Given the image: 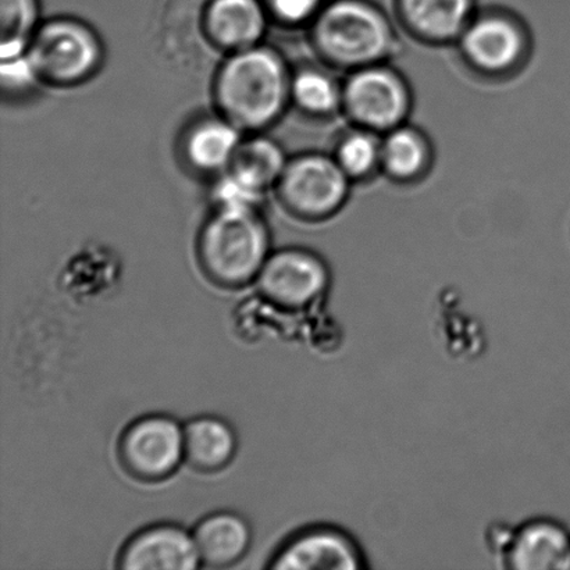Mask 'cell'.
Instances as JSON below:
<instances>
[{"label": "cell", "mask_w": 570, "mask_h": 570, "mask_svg": "<svg viewBox=\"0 0 570 570\" xmlns=\"http://www.w3.org/2000/svg\"><path fill=\"white\" fill-rule=\"evenodd\" d=\"M243 132L222 116L204 117L184 134L181 154L189 169L219 177L232 164Z\"/></svg>", "instance_id": "obj_14"}, {"label": "cell", "mask_w": 570, "mask_h": 570, "mask_svg": "<svg viewBox=\"0 0 570 570\" xmlns=\"http://www.w3.org/2000/svg\"><path fill=\"white\" fill-rule=\"evenodd\" d=\"M269 21L262 0H206L203 11L206 43L226 55L258 47Z\"/></svg>", "instance_id": "obj_11"}, {"label": "cell", "mask_w": 570, "mask_h": 570, "mask_svg": "<svg viewBox=\"0 0 570 570\" xmlns=\"http://www.w3.org/2000/svg\"><path fill=\"white\" fill-rule=\"evenodd\" d=\"M501 557L512 570H570V532L556 519H529L507 535Z\"/></svg>", "instance_id": "obj_10"}, {"label": "cell", "mask_w": 570, "mask_h": 570, "mask_svg": "<svg viewBox=\"0 0 570 570\" xmlns=\"http://www.w3.org/2000/svg\"><path fill=\"white\" fill-rule=\"evenodd\" d=\"M121 456L139 478L169 476L186 456L184 430L170 417H144L122 435Z\"/></svg>", "instance_id": "obj_8"}, {"label": "cell", "mask_w": 570, "mask_h": 570, "mask_svg": "<svg viewBox=\"0 0 570 570\" xmlns=\"http://www.w3.org/2000/svg\"><path fill=\"white\" fill-rule=\"evenodd\" d=\"M317 52L337 66L376 65L393 48V32L382 11L365 0H333L313 20Z\"/></svg>", "instance_id": "obj_3"}, {"label": "cell", "mask_w": 570, "mask_h": 570, "mask_svg": "<svg viewBox=\"0 0 570 570\" xmlns=\"http://www.w3.org/2000/svg\"><path fill=\"white\" fill-rule=\"evenodd\" d=\"M38 0H0V59L20 58L38 30Z\"/></svg>", "instance_id": "obj_19"}, {"label": "cell", "mask_w": 570, "mask_h": 570, "mask_svg": "<svg viewBox=\"0 0 570 570\" xmlns=\"http://www.w3.org/2000/svg\"><path fill=\"white\" fill-rule=\"evenodd\" d=\"M2 91L10 97L28 91V89L38 86L36 75L31 69L26 55L20 58L2 60Z\"/></svg>", "instance_id": "obj_24"}, {"label": "cell", "mask_w": 570, "mask_h": 570, "mask_svg": "<svg viewBox=\"0 0 570 570\" xmlns=\"http://www.w3.org/2000/svg\"><path fill=\"white\" fill-rule=\"evenodd\" d=\"M287 161L281 145L250 134L239 142L226 173L245 187L266 195L277 186Z\"/></svg>", "instance_id": "obj_15"}, {"label": "cell", "mask_w": 570, "mask_h": 570, "mask_svg": "<svg viewBox=\"0 0 570 570\" xmlns=\"http://www.w3.org/2000/svg\"><path fill=\"white\" fill-rule=\"evenodd\" d=\"M330 281L326 264L309 250L298 248L271 254L256 278L267 301L294 312L322 304L328 293Z\"/></svg>", "instance_id": "obj_6"}, {"label": "cell", "mask_w": 570, "mask_h": 570, "mask_svg": "<svg viewBox=\"0 0 570 570\" xmlns=\"http://www.w3.org/2000/svg\"><path fill=\"white\" fill-rule=\"evenodd\" d=\"M474 0H399L400 11L412 30L434 41L462 36Z\"/></svg>", "instance_id": "obj_16"}, {"label": "cell", "mask_w": 570, "mask_h": 570, "mask_svg": "<svg viewBox=\"0 0 570 570\" xmlns=\"http://www.w3.org/2000/svg\"><path fill=\"white\" fill-rule=\"evenodd\" d=\"M24 55L38 82L58 89L91 81L105 60L98 33L71 17H56L39 24Z\"/></svg>", "instance_id": "obj_4"}, {"label": "cell", "mask_w": 570, "mask_h": 570, "mask_svg": "<svg viewBox=\"0 0 570 570\" xmlns=\"http://www.w3.org/2000/svg\"><path fill=\"white\" fill-rule=\"evenodd\" d=\"M271 21L283 27H298L315 20L324 0H262Z\"/></svg>", "instance_id": "obj_23"}, {"label": "cell", "mask_w": 570, "mask_h": 570, "mask_svg": "<svg viewBox=\"0 0 570 570\" xmlns=\"http://www.w3.org/2000/svg\"><path fill=\"white\" fill-rule=\"evenodd\" d=\"M462 50L478 69L489 72L510 70L523 52V37L507 17L489 14L469 22L462 32Z\"/></svg>", "instance_id": "obj_13"}, {"label": "cell", "mask_w": 570, "mask_h": 570, "mask_svg": "<svg viewBox=\"0 0 570 570\" xmlns=\"http://www.w3.org/2000/svg\"><path fill=\"white\" fill-rule=\"evenodd\" d=\"M428 147L421 134L407 127H395L382 142V165L399 180H411L423 170Z\"/></svg>", "instance_id": "obj_20"}, {"label": "cell", "mask_w": 570, "mask_h": 570, "mask_svg": "<svg viewBox=\"0 0 570 570\" xmlns=\"http://www.w3.org/2000/svg\"><path fill=\"white\" fill-rule=\"evenodd\" d=\"M197 254L212 282L238 287L256 281L269 259V228L259 210L215 209L200 228Z\"/></svg>", "instance_id": "obj_2"}, {"label": "cell", "mask_w": 570, "mask_h": 570, "mask_svg": "<svg viewBox=\"0 0 570 570\" xmlns=\"http://www.w3.org/2000/svg\"><path fill=\"white\" fill-rule=\"evenodd\" d=\"M186 456L200 471H217L230 462L236 451V438L225 422L216 417H199L184 429Z\"/></svg>", "instance_id": "obj_18"}, {"label": "cell", "mask_w": 570, "mask_h": 570, "mask_svg": "<svg viewBox=\"0 0 570 570\" xmlns=\"http://www.w3.org/2000/svg\"><path fill=\"white\" fill-rule=\"evenodd\" d=\"M334 159L350 178L365 177L382 165V142L372 132H352L341 141Z\"/></svg>", "instance_id": "obj_22"}, {"label": "cell", "mask_w": 570, "mask_h": 570, "mask_svg": "<svg viewBox=\"0 0 570 570\" xmlns=\"http://www.w3.org/2000/svg\"><path fill=\"white\" fill-rule=\"evenodd\" d=\"M200 561L222 568L236 562L247 551L250 533L247 523L233 513H216L200 522L194 533Z\"/></svg>", "instance_id": "obj_17"}, {"label": "cell", "mask_w": 570, "mask_h": 570, "mask_svg": "<svg viewBox=\"0 0 570 570\" xmlns=\"http://www.w3.org/2000/svg\"><path fill=\"white\" fill-rule=\"evenodd\" d=\"M291 78L282 56L265 45L227 55L212 91L217 115L243 134L265 131L291 102Z\"/></svg>", "instance_id": "obj_1"}, {"label": "cell", "mask_w": 570, "mask_h": 570, "mask_svg": "<svg viewBox=\"0 0 570 570\" xmlns=\"http://www.w3.org/2000/svg\"><path fill=\"white\" fill-rule=\"evenodd\" d=\"M281 570H363L367 560L354 535L337 527L304 530L277 552L272 563Z\"/></svg>", "instance_id": "obj_9"}, {"label": "cell", "mask_w": 570, "mask_h": 570, "mask_svg": "<svg viewBox=\"0 0 570 570\" xmlns=\"http://www.w3.org/2000/svg\"><path fill=\"white\" fill-rule=\"evenodd\" d=\"M343 104L356 122L371 130H393L410 108L404 83L376 65L361 67L343 89Z\"/></svg>", "instance_id": "obj_7"}, {"label": "cell", "mask_w": 570, "mask_h": 570, "mask_svg": "<svg viewBox=\"0 0 570 570\" xmlns=\"http://www.w3.org/2000/svg\"><path fill=\"white\" fill-rule=\"evenodd\" d=\"M194 535L176 527H156L134 538L122 550L126 570H194L200 566Z\"/></svg>", "instance_id": "obj_12"}, {"label": "cell", "mask_w": 570, "mask_h": 570, "mask_svg": "<svg viewBox=\"0 0 570 570\" xmlns=\"http://www.w3.org/2000/svg\"><path fill=\"white\" fill-rule=\"evenodd\" d=\"M291 102L302 114L326 116L343 102V92L326 72L302 69L291 78Z\"/></svg>", "instance_id": "obj_21"}, {"label": "cell", "mask_w": 570, "mask_h": 570, "mask_svg": "<svg viewBox=\"0 0 570 570\" xmlns=\"http://www.w3.org/2000/svg\"><path fill=\"white\" fill-rule=\"evenodd\" d=\"M348 186L350 177L337 160L309 154L287 161L275 189L289 215L317 220L340 209L348 194Z\"/></svg>", "instance_id": "obj_5"}]
</instances>
